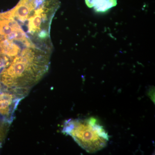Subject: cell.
I'll list each match as a JSON object with an SVG mask.
<instances>
[{
  "label": "cell",
  "instance_id": "cell-1",
  "mask_svg": "<svg viewBox=\"0 0 155 155\" xmlns=\"http://www.w3.org/2000/svg\"><path fill=\"white\" fill-rule=\"evenodd\" d=\"M51 52L38 48L26 50L14 58L0 73V82L21 97L48 72Z\"/></svg>",
  "mask_w": 155,
  "mask_h": 155
},
{
  "label": "cell",
  "instance_id": "cell-2",
  "mask_svg": "<svg viewBox=\"0 0 155 155\" xmlns=\"http://www.w3.org/2000/svg\"><path fill=\"white\" fill-rule=\"evenodd\" d=\"M62 132L71 136L81 147L89 153L103 149L109 140L107 132L93 117L67 120Z\"/></svg>",
  "mask_w": 155,
  "mask_h": 155
},
{
  "label": "cell",
  "instance_id": "cell-3",
  "mask_svg": "<svg viewBox=\"0 0 155 155\" xmlns=\"http://www.w3.org/2000/svg\"><path fill=\"white\" fill-rule=\"evenodd\" d=\"M22 98L9 91L0 94V114L12 122L18 104Z\"/></svg>",
  "mask_w": 155,
  "mask_h": 155
},
{
  "label": "cell",
  "instance_id": "cell-4",
  "mask_svg": "<svg viewBox=\"0 0 155 155\" xmlns=\"http://www.w3.org/2000/svg\"><path fill=\"white\" fill-rule=\"evenodd\" d=\"M116 1L113 0H95L93 6L98 12H105L116 5Z\"/></svg>",
  "mask_w": 155,
  "mask_h": 155
},
{
  "label": "cell",
  "instance_id": "cell-5",
  "mask_svg": "<svg viewBox=\"0 0 155 155\" xmlns=\"http://www.w3.org/2000/svg\"><path fill=\"white\" fill-rule=\"evenodd\" d=\"M11 122V121L5 118L0 119V148L8 134Z\"/></svg>",
  "mask_w": 155,
  "mask_h": 155
},
{
  "label": "cell",
  "instance_id": "cell-6",
  "mask_svg": "<svg viewBox=\"0 0 155 155\" xmlns=\"http://www.w3.org/2000/svg\"><path fill=\"white\" fill-rule=\"evenodd\" d=\"M1 82H0V87H1Z\"/></svg>",
  "mask_w": 155,
  "mask_h": 155
}]
</instances>
